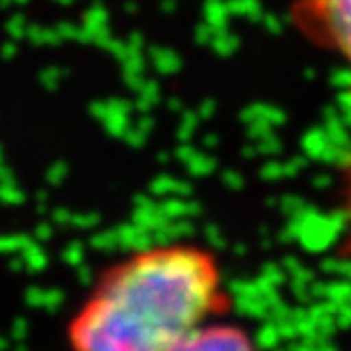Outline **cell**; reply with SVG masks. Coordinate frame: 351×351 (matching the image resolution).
Returning a JSON list of instances; mask_svg holds the SVG:
<instances>
[{"label":"cell","mask_w":351,"mask_h":351,"mask_svg":"<svg viewBox=\"0 0 351 351\" xmlns=\"http://www.w3.org/2000/svg\"><path fill=\"white\" fill-rule=\"evenodd\" d=\"M173 351H258V347L239 326L210 319L193 330Z\"/></svg>","instance_id":"obj_3"},{"label":"cell","mask_w":351,"mask_h":351,"mask_svg":"<svg viewBox=\"0 0 351 351\" xmlns=\"http://www.w3.org/2000/svg\"><path fill=\"white\" fill-rule=\"evenodd\" d=\"M292 19L309 40L351 64V0H298Z\"/></svg>","instance_id":"obj_2"},{"label":"cell","mask_w":351,"mask_h":351,"mask_svg":"<svg viewBox=\"0 0 351 351\" xmlns=\"http://www.w3.org/2000/svg\"><path fill=\"white\" fill-rule=\"evenodd\" d=\"M218 305L220 273L206 250H144L99 280L70 324V345L74 351H173Z\"/></svg>","instance_id":"obj_1"},{"label":"cell","mask_w":351,"mask_h":351,"mask_svg":"<svg viewBox=\"0 0 351 351\" xmlns=\"http://www.w3.org/2000/svg\"><path fill=\"white\" fill-rule=\"evenodd\" d=\"M349 212H351V173H349Z\"/></svg>","instance_id":"obj_4"}]
</instances>
